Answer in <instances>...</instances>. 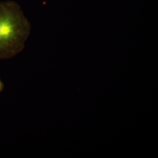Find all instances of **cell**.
I'll return each instance as SVG.
<instances>
[{"label": "cell", "mask_w": 158, "mask_h": 158, "mask_svg": "<svg viewBox=\"0 0 158 158\" xmlns=\"http://www.w3.org/2000/svg\"><path fill=\"white\" fill-rule=\"evenodd\" d=\"M4 89V85L0 79V93L3 91Z\"/></svg>", "instance_id": "cell-2"}, {"label": "cell", "mask_w": 158, "mask_h": 158, "mask_svg": "<svg viewBox=\"0 0 158 158\" xmlns=\"http://www.w3.org/2000/svg\"><path fill=\"white\" fill-rule=\"evenodd\" d=\"M31 26L16 2L0 1V60L9 59L23 51Z\"/></svg>", "instance_id": "cell-1"}]
</instances>
